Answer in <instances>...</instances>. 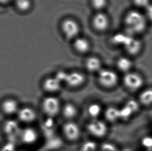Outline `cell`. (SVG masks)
I'll return each mask as SVG.
<instances>
[{
	"label": "cell",
	"mask_w": 152,
	"mask_h": 151,
	"mask_svg": "<svg viewBox=\"0 0 152 151\" xmlns=\"http://www.w3.org/2000/svg\"><path fill=\"white\" fill-rule=\"evenodd\" d=\"M132 3L137 9L144 10L152 2L151 0H132Z\"/></svg>",
	"instance_id": "25"
},
{
	"label": "cell",
	"mask_w": 152,
	"mask_h": 151,
	"mask_svg": "<svg viewBox=\"0 0 152 151\" xmlns=\"http://www.w3.org/2000/svg\"><path fill=\"white\" fill-rule=\"evenodd\" d=\"M138 102L142 106L152 105V87L144 89L140 91L138 95Z\"/></svg>",
	"instance_id": "17"
},
{
	"label": "cell",
	"mask_w": 152,
	"mask_h": 151,
	"mask_svg": "<svg viewBox=\"0 0 152 151\" xmlns=\"http://www.w3.org/2000/svg\"><path fill=\"white\" fill-rule=\"evenodd\" d=\"M62 131L64 136L69 141H76L80 137V128L75 123H66L63 126Z\"/></svg>",
	"instance_id": "10"
},
{
	"label": "cell",
	"mask_w": 152,
	"mask_h": 151,
	"mask_svg": "<svg viewBox=\"0 0 152 151\" xmlns=\"http://www.w3.org/2000/svg\"><path fill=\"white\" fill-rule=\"evenodd\" d=\"M111 17L106 12H95L90 20L91 28L98 34L107 32L111 28Z\"/></svg>",
	"instance_id": "3"
},
{
	"label": "cell",
	"mask_w": 152,
	"mask_h": 151,
	"mask_svg": "<svg viewBox=\"0 0 152 151\" xmlns=\"http://www.w3.org/2000/svg\"><path fill=\"white\" fill-rule=\"evenodd\" d=\"M67 74L65 72H59L56 76L55 77L60 82L64 80V81H65L66 80V77Z\"/></svg>",
	"instance_id": "28"
},
{
	"label": "cell",
	"mask_w": 152,
	"mask_h": 151,
	"mask_svg": "<svg viewBox=\"0 0 152 151\" xmlns=\"http://www.w3.org/2000/svg\"><path fill=\"white\" fill-rule=\"evenodd\" d=\"M78 110L76 107L72 104L68 103L64 105L62 109V113L64 117L68 119L74 118L77 114Z\"/></svg>",
	"instance_id": "22"
},
{
	"label": "cell",
	"mask_w": 152,
	"mask_h": 151,
	"mask_svg": "<svg viewBox=\"0 0 152 151\" xmlns=\"http://www.w3.org/2000/svg\"><path fill=\"white\" fill-rule=\"evenodd\" d=\"M89 3L95 12H106L109 5V0H90Z\"/></svg>",
	"instance_id": "21"
},
{
	"label": "cell",
	"mask_w": 152,
	"mask_h": 151,
	"mask_svg": "<svg viewBox=\"0 0 152 151\" xmlns=\"http://www.w3.org/2000/svg\"><path fill=\"white\" fill-rule=\"evenodd\" d=\"M72 47L79 55H88L92 49V43L88 37L81 35L72 41Z\"/></svg>",
	"instance_id": "6"
},
{
	"label": "cell",
	"mask_w": 152,
	"mask_h": 151,
	"mask_svg": "<svg viewBox=\"0 0 152 151\" xmlns=\"http://www.w3.org/2000/svg\"><path fill=\"white\" fill-rule=\"evenodd\" d=\"M143 13L148 23H152V3L144 9Z\"/></svg>",
	"instance_id": "26"
},
{
	"label": "cell",
	"mask_w": 152,
	"mask_h": 151,
	"mask_svg": "<svg viewBox=\"0 0 152 151\" xmlns=\"http://www.w3.org/2000/svg\"><path fill=\"white\" fill-rule=\"evenodd\" d=\"M42 107L46 115L53 117L57 115L60 110V102L56 97H47L44 99Z\"/></svg>",
	"instance_id": "7"
},
{
	"label": "cell",
	"mask_w": 152,
	"mask_h": 151,
	"mask_svg": "<svg viewBox=\"0 0 152 151\" xmlns=\"http://www.w3.org/2000/svg\"><path fill=\"white\" fill-rule=\"evenodd\" d=\"M119 110L114 107H110L105 112V117L107 120L113 122L120 118Z\"/></svg>",
	"instance_id": "23"
},
{
	"label": "cell",
	"mask_w": 152,
	"mask_h": 151,
	"mask_svg": "<svg viewBox=\"0 0 152 151\" xmlns=\"http://www.w3.org/2000/svg\"><path fill=\"white\" fill-rule=\"evenodd\" d=\"M87 128L91 135L97 138L104 137L108 131L106 124L98 120H94L89 123Z\"/></svg>",
	"instance_id": "8"
},
{
	"label": "cell",
	"mask_w": 152,
	"mask_h": 151,
	"mask_svg": "<svg viewBox=\"0 0 152 151\" xmlns=\"http://www.w3.org/2000/svg\"><path fill=\"white\" fill-rule=\"evenodd\" d=\"M21 141L27 144H31L35 142L38 139V134L35 129L28 127L20 133Z\"/></svg>",
	"instance_id": "13"
},
{
	"label": "cell",
	"mask_w": 152,
	"mask_h": 151,
	"mask_svg": "<svg viewBox=\"0 0 152 151\" xmlns=\"http://www.w3.org/2000/svg\"><path fill=\"white\" fill-rule=\"evenodd\" d=\"M15 0H0V4L2 5H7L12 2H14Z\"/></svg>",
	"instance_id": "29"
},
{
	"label": "cell",
	"mask_w": 152,
	"mask_h": 151,
	"mask_svg": "<svg viewBox=\"0 0 152 151\" xmlns=\"http://www.w3.org/2000/svg\"><path fill=\"white\" fill-rule=\"evenodd\" d=\"M86 78L84 75L78 72H73L67 74L65 82L71 88H77L84 83Z\"/></svg>",
	"instance_id": "12"
},
{
	"label": "cell",
	"mask_w": 152,
	"mask_h": 151,
	"mask_svg": "<svg viewBox=\"0 0 152 151\" xmlns=\"http://www.w3.org/2000/svg\"><path fill=\"white\" fill-rule=\"evenodd\" d=\"M123 83L126 89L130 92H138L141 91L144 86L145 80L139 73L131 71L124 74Z\"/></svg>",
	"instance_id": "4"
},
{
	"label": "cell",
	"mask_w": 152,
	"mask_h": 151,
	"mask_svg": "<svg viewBox=\"0 0 152 151\" xmlns=\"http://www.w3.org/2000/svg\"><path fill=\"white\" fill-rule=\"evenodd\" d=\"M19 120L23 123H31L35 121L37 117V113L33 109L29 107H25L19 109L17 113Z\"/></svg>",
	"instance_id": "15"
},
{
	"label": "cell",
	"mask_w": 152,
	"mask_h": 151,
	"mask_svg": "<svg viewBox=\"0 0 152 151\" xmlns=\"http://www.w3.org/2000/svg\"><path fill=\"white\" fill-rule=\"evenodd\" d=\"M85 66L89 72L99 73L102 70V62L96 55H88L85 61Z\"/></svg>",
	"instance_id": "11"
},
{
	"label": "cell",
	"mask_w": 152,
	"mask_h": 151,
	"mask_svg": "<svg viewBox=\"0 0 152 151\" xmlns=\"http://www.w3.org/2000/svg\"><path fill=\"white\" fill-rule=\"evenodd\" d=\"M134 63L132 60L128 56H121L117 58L116 66L120 72L125 74L132 71Z\"/></svg>",
	"instance_id": "14"
},
{
	"label": "cell",
	"mask_w": 152,
	"mask_h": 151,
	"mask_svg": "<svg viewBox=\"0 0 152 151\" xmlns=\"http://www.w3.org/2000/svg\"><path fill=\"white\" fill-rule=\"evenodd\" d=\"M98 80L102 86L111 89L117 85L119 78L116 72L109 69H102L98 73Z\"/></svg>",
	"instance_id": "5"
},
{
	"label": "cell",
	"mask_w": 152,
	"mask_h": 151,
	"mask_svg": "<svg viewBox=\"0 0 152 151\" xmlns=\"http://www.w3.org/2000/svg\"><path fill=\"white\" fill-rule=\"evenodd\" d=\"M101 106L97 104L91 105V106L89 107L88 109V112L89 115L93 118H95L99 116V114L101 113Z\"/></svg>",
	"instance_id": "24"
},
{
	"label": "cell",
	"mask_w": 152,
	"mask_h": 151,
	"mask_svg": "<svg viewBox=\"0 0 152 151\" xmlns=\"http://www.w3.org/2000/svg\"><path fill=\"white\" fill-rule=\"evenodd\" d=\"M123 47L129 56H136L141 51L142 43L137 37L129 35Z\"/></svg>",
	"instance_id": "9"
},
{
	"label": "cell",
	"mask_w": 152,
	"mask_h": 151,
	"mask_svg": "<svg viewBox=\"0 0 152 151\" xmlns=\"http://www.w3.org/2000/svg\"><path fill=\"white\" fill-rule=\"evenodd\" d=\"M0 151H16L14 144L12 142H9L3 145Z\"/></svg>",
	"instance_id": "27"
},
{
	"label": "cell",
	"mask_w": 152,
	"mask_h": 151,
	"mask_svg": "<svg viewBox=\"0 0 152 151\" xmlns=\"http://www.w3.org/2000/svg\"><path fill=\"white\" fill-rule=\"evenodd\" d=\"M14 3L17 10L22 14L30 12L34 6L33 0H15Z\"/></svg>",
	"instance_id": "20"
},
{
	"label": "cell",
	"mask_w": 152,
	"mask_h": 151,
	"mask_svg": "<svg viewBox=\"0 0 152 151\" xmlns=\"http://www.w3.org/2000/svg\"><path fill=\"white\" fill-rule=\"evenodd\" d=\"M62 35L67 41H72L81 35L82 25L76 18L68 16L62 19L59 23Z\"/></svg>",
	"instance_id": "2"
},
{
	"label": "cell",
	"mask_w": 152,
	"mask_h": 151,
	"mask_svg": "<svg viewBox=\"0 0 152 151\" xmlns=\"http://www.w3.org/2000/svg\"><path fill=\"white\" fill-rule=\"evenodd\" d=\"M4 133L8 137L12 138L19 132L18 123L15 121L9 120L5 122L3 126Z\"/></svg>",
	"instance_id": "18"
},
{
	"label": "cell",
	"mask_w": 152,
	"mask_h": 151,
	"mask_svg": "<svg viewBox=\"0 0 152 151\" xmlns=\"http://www.w3.org/2000/svg\"><path fill=\"white\" fill-rule=\"evenodd\" d=\"M3 112L7 115H12L18 112L19 105L16 100L13 99H7L3 102L1 105Z\"/></svg>",
	"instance_id": "16"
},
{
	"label": "cell",
	"mask_w": 152,
	"mask_h": 151,
	"mask_svg": "<svg viewBox=\"0 0 152 151\" xmlns=\"http://www.w3.org/2000/svg\"><path fill=\"white\" fill-rule=\"evenodd\" d=\"M60 83L61 82L55 77L48 78L44 80L43 83V87L47 92L50 93L56 92L59 91L60 89Z\"/></svg>",
	"instance_id": "19"
},
{
	"label": "cell",
	"mask_w": 152,
	"mask_h": 151,
	"mask_svg": "<svg viewBox=\"0 0 152 151\" xmlns=\"http://www.w3.org/2000/svg\"><path fill=\"white\" fill-rule=\"evenodd\" d=\"M148 23L144 13L137 9L129 10L124 17L125 32L132 36L137 37L144 33Z\"/></svg>",
	"instance_id": "1"
}]
</instances>
